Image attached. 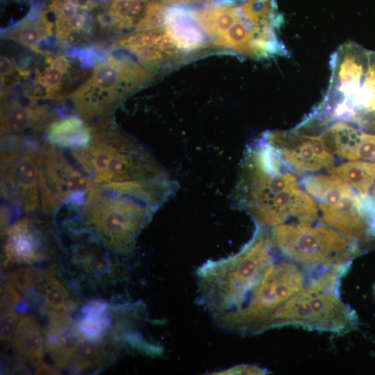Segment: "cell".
<instances>
[{"mask_svg": "<svg viewBox=\"0 0 375 375\" xmlns=\"http://www.w3.org/2000/svg\"><path fill=\"white\" fill-rule=\"evenodd\" d=\"M217 47L253 58L288 56L280 38L283 15L276 0H224L193 10Z\"/></svg>", "mask_w": 375, "mask_h": 375, "instance_id": "cell-1", "label": "cell"}, {"mask_svg": "<svg viewBox=\"0 0 375 375\" xmlns=\"http://www.w3.org/2000/svg\"><path fill=\"white\" fill-rule=\"evenodd\" d=\"M71 152L83 172L97 185L171 181L144 149L112 128L92 129L90 142Z\"/></svg>", "mask_w": 375, "mask_h": 375, "instance_id": "cell-2", "label": "cell"}, {"mask_svg": "<svg viewBox=\"0 0 375 375\" xmlns=\"http://www.w3.org/2000/svg\"><path fill=\"white\" fill-rule=\"evenodd\" d=\"M86 223L110 250L129 254L136 239L157 208L138 197L97 185L83 205Z\"/></svg>", "mask_w": 375, "mask_h": 375, "instance_id": "cell-3", "label": "cell"}, {"mask_svg": "<svg viewBox=\"0 0 375 375\" xmlns=\"http://www.w3.org/2000/svg\"><path fill=\"white\" fill-rule=\"evenodd\" d=\"M355 324V313L340 299L338 288L318 280L310 283L276 310L272 328L294 325L341 333Z\"/></svg>", "mask_w": 375, "mask_h": 375, "instance_id": "cell-4", "label": "cell"}, {"mask_svg": "<svg viewBox=\"0 0 375 375\" xmlns=\"http://www.w3.org/2000/svg\"><path fill=\"white\" fill-rule=\"evenodd\" d=\"M270 236L285 256L308 266L349 264L356 249V241L327 225L284 223L274 226Z\"/></svg>", "mask_w": 375, "mask_h": 375, "instance_id": "cell-5", "label": "cell"}, {"mask_svg": "<svg viewBox=\"0 0 375 375\" xmlns=\"http://www.w3.org/2000/svg\"><path fill=\"white\" fill-rule=\"evenodd\" d=\"M40 206L52 214L62 204L83 205L97 185L84 172L73 167L56 147L44 144L39 153Z\"/></svg>", "mask_w": 375, "mask_h": 375, "instance_id": "cell-6", "label": "cell"}, {"mask_svg": "<svg viewBox=\"0 0 375 375\" xmlns=\"http://www.w3.org/2000/svg\"><path fill=\"white\" fill-rule=\"evenodd\" d=\"M39 153L40 149L33 144H25L14 137L3 139L1 155L2 184L24 213L35 212L40 206Z\"/></svg>", "mask_w": 375, "mask_h": 375, "instance_id": "cell-7", "label": "cell"}, {"mask_svg": "<svg viewBox=\"0 0 375 375\" xmlns=\"http://www.w3.org/2000/svg\"><path fill=\"white\" fill-rule=\"evenodd\" d=\"M262 137L276 151L293 173L308 174L334 166V156L326 149L321 135L292 131L265 133Z\"/></svg>", "mask_w": 375, "mask_h": 375, "instance_id": "cell-8", "label": "cell"}, {"mask_svg": "<svg viewBox=\"0 0 375 375\" xmlns=\"http://www.w3.org/2000/svg\"><path fill=\"white\" fill-rule=\"evenodd\" d=\"M3 232L7 237L3 246V267L13 262L31 265L45 257L43 235L31 219H21Z\"/></svg>", "mask_w": 375, "mask_h": 375, "instance_id": "cell-9", "label": "cell"}, {"mask_svg": "<svg viewBox=\"0 0 375 375\" xmlns=\"http://www.w3.org/2000/svg\"><path fill=\"white\" fill-rule=\"evenodd\" d=\"M361 196L353 190L331 204H317L324 224L356 241L367 229L361 212Z\"/></svg>", "mask_w": 375, "mask_h": 375, "instance_id": "cell-10", "label": "cell"}, {"mask_svg": "<svg viewBox=\"0 0 375 375\" xmlns=\"http://www.w3.org/2000/svg\"><path fill=\"white\" fill-rule=\"evenodd\" d=\"M164 28L183 54L196 52L206 47L203 31L193 10L176 5L167 7Z\"/></svg>", "mask_w": 375, "mask_h": 375, "instance_id": "cell-11", "label": "cell"}, {"mask_svg": "<svg viewBox=\"0 0 375 375\" xmlns=\"http://www.w3.org/2000/svg\"><path fill=\"white\" fill-rule=\"evenodd\" d=\"M44 349L59 367H65L82 336L69 315L49 317L44 330Z\"/></svg>", "mask_w": 375, "mask_h": 375, "instance_id": "cell-12", "label": "cell"}, {"mask_svg": "<svg viewBox=\"0 0 375 375\" xmlns=\"http://www.w3.org/2000/svg\"><path fill=\"white\" fill-rule=\"evenodd\" d=\"M47 134L52 145L72 150L86 146L91 140L92 129L80 118L69 116L52 122Z\"/></svg>", "mask_w": 375, "mask_h": 375, "instance_id": "cell-13", "label": "cell"}, {"mask_svg": "<svg viewBox=\"0 0 375 375\" xmlns=\"http://www.w3.org/2000/svg\"><path fill=\"white\" fill-rule=\"evenodd\" d=\"M38 288L44 300L40 310L49 317L69 315L76 307L75 302L69 300L68 291L53 276L51 269L39 276Z\"/></svg>", "mask_w": 375, "mask_h": 375, "instance_id": "cell-14", "label": "cell"}, {"mask_svg": "<svg viewBox=\"0 0 375 375\" xmlns=\"http://www.w3.org/2000/svg\"><path fill=\"white\" fill-rule=\"evenodd\" d=\"M14 345L20 356L27 358L33 367H38L41 364L44 340L40 326L33 318L21 317Z\"/></svg>", "mask_w": 375, "mask_h": 375, "instance_id": "cell-15", "label": "cell"}, {"mask_svg": "<svg viewBox=\"0 0 375 375\" xmlns=\"http://www.w3.org/2000/svg\"><path fill=\"white\" fill-rule=\"evenodd\" d=\"M77 327L82 338L98 341L110 326L106 303L93 300L81 308L77 317Z\"/></svg>", "mask_w": 375, "mask_h": 375, "instance_id": "cell-16", "label": "cell"}, {"mask_svg": "<svg viewBox=\"0 0 375 375\" xmlns=\"http://www.w3.org/2000/svg\"><path fill=\"white\" fill-rule=\"evenodd\" d=\"M44 114L42 108H33L12 101L1 110V133H20L33 126H38Z\"/></svg>", "mask_w": 375, "mask_h": 375, "instance_id": "cell-17", "label": "cell"}, {"mask_svg": "<svg viewBox=\"0 0 375 375\" xmlns=\"http://www.w3.org/2000/svg\"><path fill=\"white\" fill-rule=\"evenodd\" d=\"M329 172L340 176L360 195L368 194L375 184V161L349 160L333 166Z\"/></svg>", "mask_w": 375, "mask_h": 375, "instance_id": "cell-18", "label": "cell"}, {"mask_svg": "<svg viewBox=\"0 0 375 375\" xmlns=\"http://www.w3.org/2000/svg\"><path fill=\"white\" fill-rule=\"evenodd\" d=\"M105 357V351L97 341L82 338L67 366L74 370L82 371L103 363Z\"/></svg>", "mask_w": 375, "mask_h": 375, "instance_id": "cell-19", "label": "cell"}, {"mask_svg": "<svg viewBox=\"0 0 375 375\" xmlns=\"http://www.w3.org/2000/svg\"><path fill=\"white\" fill-rule=\"evenodd\" d=\"M74 264L94 278H101L112 272V264L106 256L90 249H80L74 255Z\"/></svg>", "mask_w": 375, "mask_h": 375, "instance_id": "cell-20", "label": "cell"}, {"mask_svg": "<svg viewBox=\"0 0 375 375\" xmlns=\"http://www.w3.org/2000/svg\"><path fill=\"white\" fill-rule=\"evenodd\" d=\"M39 276L30 267L19 269L10 274V283L22 292L32 289L35 283H38Z\"/></svg>", "mask_w": 375, "mask_h": 375, "instance_id": "cell-21", "label": "cell"}, {"mask_svg": "<svg viewBox=\"0 0 375 375\" xmlns=\"http://www.w3.org/2000/svg\"><path fill=\"white\" fill-rule=\"evenodd\" d=\"M375 161V134L362 131L353 160Z\"/></svg>", "mask_w": 375, "mask_h": 375, "instance_id": "cell-22", "label": "cell"}, {"mask_svg": "<svg viewBox=\"0 0 375 375\" xmlns=\"http://www.w3.org/2000/svg\"><path fill=\"white\" fill-rule=\"evenodd\" d=\"M22 301V296L10 283L1 285V315L11 312Z\"/></svg>", "mask_w": 375, "mask_h": 375, "instance_id": "cell-23", "label": "cell"}, {"mask_svg": "<svg viewBox=\"0 0 375 375\" xmlns=\"http://www.w3.org/2000/svg\"><path fill=\"white\" fill-rule=\"evenodd\" d=\"M80 6L74 0H56L53 2L51 8L56 15L57 19L67 23L77 14Z\"/></svg>", "mask_w": 375, "mask_h": 375, "instance_id": "cell-24", "label": "cell"}, {"mask_svg": "<svg viewBox=\"0 0 375 375\" xmlns=\"http://www.w3.org/2000/svg\"><path fill=\"white\" fill-rule=\"evenodd\" d=\"M361 196V212L367 223V232L375 236V197L369 194Z\"/></svg>", "mask_w": 375, "mask_h": 375, "instance_id": "cell-25", "label": "cell"}, {"mask_svg": "<svg viewBox=\"0 0 375 375\" xmlns=\"http://www.w3.org/2000/svg\"><path fill=\"white\" fill-rule=\"evenodd\" d=\"M22 315L9 312L1 315V340L3 342L12 340L21 319Z\"/></svg>", "mask_w": 375, "mask_h": 375, "instance_id": "cell-26", "label": "cell"}, {"mask_svg": "<svg viewBox=\"0 0 375 375\" xmlns=\"http://www.w3.org/2000/svg\"><path fill=\"white\" fill-rule=\"evenodd\" d=\"M64 70L58 65L51 63L48 67L43 75H42L40 80L43 85L47 88L48 91L53 92L58 88L60 85Z\"/></svg>", "mask_w": 375, "mask_h": 375, "instance_id": "cell-27", "label": "cell"}, {"mask_svg": "<svg viewBox=\"0 0 375 375\" xmlns=\"http://www.w3.org/2000/svg\"><path fill=\"white\" fill-rule=\"evenodd\" d=\"M86 21V16L83 13H77L72 19H71L67 25L69 31H79L81 30Z\"/></svg>", "mask_w": 375, "mask_h": 375, "instance_id": "cell-28", "label": "cell"}, {"mask_svg": "<svg viewBox=\"0 0 375 375\" xmlns=\"http://www.w3.org/2000/svg\"><path fill=\"white\" fill-rule=\"evenodd\" d=\"M0 67L1 77L9 75L14 69V64L5 56L1 57Z\"/></svg>", "mask_w": 375, "mask_h": 375, "instance_id": "cell-29", "label": "cell"}, {"mask_svg": "<svg viewBox=\"0 0 375 375\" xmlns=\"http://www.w3.org/2000/svg\"><path fill=\"white\" fill-rule=\"evenodd\" d=\"M36 374H60L59 372L53 367L46 364H40L35 370Z\"/></svg>", "mask_w": 375, "mask_h": 375, "instance_id": "cell-30", "label": "cell"}, {"mask_svg": "<svg viewBox=\"0 0 375 375\" xmlns=\"http://www.w3.org/2000/svg\"><path fill=\"white\" fill-rule=\"evenodd\" d=\"M157 1L162 3H168L172 5H181V4H193L202 3L206 0H153Z\"/></svg>", "mask_w": 375, "mask_h": 375, "instance_id": "cell-31", "label": "cell"}, {"mask_svg": "<svg viewBox=\"0 0 375 375\" xmlns=\"http://www.w3.org/2000/svg\"><path fill=\"white\" fill-rule=\"evenodd\" d=\"M28 308V304L26 300H22L17 306L15 307V310L17 312H24L26 311Z\"/></svg>", "mask_w": 375, "mask_h": 375, "instance_id": "cell-32", "label": "cell"}, {"mask_svg": "<svg viewBox=\"0 0 375 375\" xmlns=\"http://www.w3.org/2000/svg\"><path fill=\"white\" fill-rule=\"evenodd\" d=\"M368 194L375 197V184L373 185V187L372 188L371 190L369 191Z\"/></svg>", "mask_w": 375, "mask_h": 375, "instance_id": "cell-33", "label": "cell"}]
</instances>
